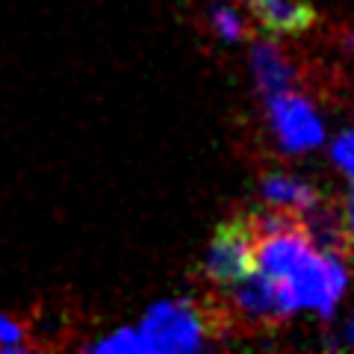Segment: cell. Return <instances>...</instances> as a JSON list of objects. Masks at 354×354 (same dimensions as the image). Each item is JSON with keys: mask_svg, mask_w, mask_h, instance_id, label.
Returning a JSON list of instances; mask_svg holds the SVG:
<instances>
[{"mask_svg": "<svg viewBox=\"0 0 354 354\" xmlns=\"http://www.w3.org/2000/svg\"><path fill=\"white\" fill-rule=\"evenodd\" d=\"M209 322L207 310L198 307L192 298H162L153 301L145 316L136 322V334L142 342V354H192L209 346Z\"/></svg>", "mask_w": 354, "mask_h": 354, "instance_id": "obj_2", "label": "cell"}, {"mask_svg": "<svg viewBox=\"0 0 354 354\" xmlns=\"http://www.w3.org/2000/svg\"><path fill=\"white\" fill-rule=\"evenodd\" d=\"M86 351H95V354H142L136 325H124V328L109 330L106 337L88 342Z\"/></svg>", "mask_w": 354, "mask_h": 354, "instance_id": "obj_10", "label": "cell"}, {"mask_svg": "<svg viewBox=\"0 0 354 354\" xmlns=\"http://www.w3.org/2000/svg\"><path fill=\"white\" fill-rule=\"evenodd\" d=\"M207 15H209V27H213V32L225 44H239L248 39V21L234 3L216 0V3H209Z\"/></svg>", "mask_w": 354, "mask_h": 354, "instance_id": "obj_9", "label": "cell"}, {"mask_svg": "<svg viewBox=\"0 0 354 354\" xmlns=\"http://www.w3.org/2000/svg\"><path fill=\"white\" fill-rule=\"evenodd\" d=\"M266 124L272 130V139L283 153L290 157H301L316 148L325 145L328 130L325 118L316 109V104L298 88H286L278 95H266Z\"/></svg>", "mask_w": 354, "mask_h": 354, "instance_id": "obj_3", "label": "cell"}, {"mask_svg": "<svg viewBox=\"0 0 354 354\" xmlns=\"http://www.w3.org/2000/svg\"><path fill=\"white\" fill-rule=\"evenodd\" d=\"M342 230H346V239L354 242V192L348 195V201H346V209H342Z\"/></svg>", "mask_w": 354, "mask_h": 354, "instance_id": "obj_13", "label": "cell"}, {"mask_svg": "<svg viewBox=\"0 0 354 354\" xmlns=\"http://www.w3.org/2000/svg\"><path fill=\"white\" fill-rule=\"evenodd\" d=\"M260 195L269 207L286 209L298 218H304L307 213H313L325 204L313 183H307L304 177H295L290 171H269L260 180Z\"/></svg>", "mask_w": 354, "mask_h": 354, "instance_id": "obj_8", "label": "cell"}, {"mask_svg": "<svg viewBox=\"0 0 354 354\" xmlns=\"http://www.w3.org/2000/svg\"><path fill=\"white\" fill-rule=\"evenodd\" d=\"M330 160L354 183V127L342 130L330 139Z\"/></svg>", "mask_w": 354, "mask_h": 354, "instance_id": "obj_12", "label": "cell"}, {"mask_svg": "<svg viewBox=\"0 0 354 354\" xmlns=\"http://www.w3.org/2000/svg\"><path fill=\"white\" fill-rule=\"evenodd\" d=\"M227 290V307L245 325H278L283 322V307L278 295V283L263 272L251 269L245 278L234 281Z\"/></svg>", "mask_w": 354, "mask_h": 354, "instance_id": "obj_5", "label": "cell"}, {"mask_svg": "<svg viewBox=\"0 0 354 354\" xmlns=\"http://www.w3.org/2000/svg\"><path fill=\"white\" fill-rule=\"evenodd\" d=\"M248 71H251L254 88H257L263 97L295 88V80H298V68L274 39H257L251 44Z\"/></svg>", "mask_w": 354, "mask_h": 354, "instance_id": "obj_6", "label": "cell"}, {"mask_svg": "<svg viewBox=\"0 0 354 354\" xmlns=\"http://www.w3.org/2000/svg\"><path fill=\"white\" fill-rule=\"evenodd\" d=\"M278 283L283 316L292 319L295 313H313L319 319H334L337 307L348 292L351 274L342 260V251L313 248L307 257Z\"/></svg>", "mask_w": 354, "mask_h": 354, "instance_id": "obj_1", "label": "cell"}, {"mask_svg": "<svg viewBox=\"0 0 354 354\" xmlns=\"http://www.w3.org/2000/svg\"><path fill=\"white\" fill-rule=\"evenodd\" d=\"M251 269H254V227L248 216H236L216 227L201 260V272L207 283L225 290L234 281L245 278Z\"/></svg>", "mask_w": 354, "mask_h": 354, "instance_id": "obj_4", "label": "cell"}, {"mask_svg": "<svg viewBox=\"0 0 354 354\" xmlns=\"http://www.w3.org/2000/svg\"><path fill=\"white\" fill-rule=\"evenodd\" d=\"M251 12V18L260 24V30L272 36H295L316 24L313 6L301 0H236Z\"/></svg>", "mask_w": 354, "mask_h": 354, "instance_id": "obj_7", "label": "cell"}, {"mask_svg": "<svg viewBox=\"0 0 354 354\" xmlns=\"http://www.w3.org/2000/svg\"><path fill=\"white\" fill-rule=\"evenodd\" d=\"M27 337L30 330L12 313H0V354H21L27 351Z\"/></svg>", "mask_w": 354, "mask_h": 354, "instance_id": "obj_11", "label": "cell"}]
</instances>
